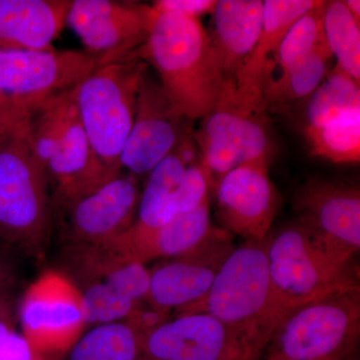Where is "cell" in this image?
Wrapping results in <instances>:
<instances>
[{
  "mask_svg": "<svg viewBox=\"0 0 360 360\" xmlns=\"http://www.w3.org/2000/svg\"><path fill=\"white\" fill-rule=\"evenodd\" d=\"M357 251L303 224H286L267 243L274 307L285 317L326 296L359 288Z\"/></svg>",
  "mask_w": 360,
  "mask_h": 360,
  "instance_id": "cell-1",
  "label": "cell"
},
{
  "mask_svg": "<svg viewBox=\"0 0 360 360\" xmlns=\"http://www.w3.org/2000/svg\"><path fill=\"white\" fill-rule=\"evenodd\" d=\"M135 54L155 68L161 89L179 115L194 122L214 108L222 79L200 20L156 14L146 44Z\"/></svg>",
  "mask_w": 360,
  "mask_h": 360,
  "instance_id": "cell-2",
  "label": "cell"
},
{
  "mask_svg": "<svg viewBox=\"0 0 360 360\" xmlns=\"http://www.w3.org/2000/svg\"><path fill=\"white\" fill-rule=\"evenodd\" d=\"M30 139L49 186H53V212L122 174L101 167L94 158L78 112L77 86L51 97L32 113Z\"/></svg>",
  "mask_w": 360,
  "mask_h": 360,
  "instance_id": "cell-3",
  "label": "cell"
},
{
  "mask_svg": "<svg viewBox=\"0 0 360 360\" xmlns=\"http://www.w3.org/2000/svg\"><path fill=\"white\" fill-rule=\"evenodd\" d=\"M267 243L269 236L234 248L206 295L175 315L207 314L245 340H270L283 317L272 297Z\"/></svg>",
  "mask_w": 360,
  "mask_h": 360,
  "instance_id": "cell-4",
  "label": "cell"
},
{
  "mask_svg": "<svg viewBox=\"0 0 360 360\" xmlns=\"http://www.w3.org/2000/svg\"><path fill=\"white\" fill-rule=\"evenodd\" d=\"M30 129L0 141V241L41 255L53 212L49 179L30 144Z\"/></svg>",
  "mask_w": 360,
  "mask_h": 360,
  "instance_id": "cell-5",
  "label": "cell"
},
{
  "mask_svg": "<svg viewBox=\"0 0 360 360\" xmlns=\"http://www.w3.org/2000/svg\"><path fill=\"white\" fill-rule=\"evenodd\" d=\"M267 110L264 101L238 91L233 80L222 82L219 101L193 132L212 188L239 165H269L274 142Z\"/></svg>",
  "mask_w": 360,
  "mask_h": 360,
  "instance_id": "cell-6",
  "label": "cell"
},
{
  "mask_svg": "<svg viewBox=\"0 0 360 360\" xmlns=\"http://www.w3.org/2000/svg\"><path fill=\"white\" fill-rule=\"evenodd\" d=\"M148 63L134 58L101 65L77 85L80 120L97 162L122 174L120 155L134 124L137 92Z\"/></svg>",
  "mask_w": 360,
  "mask_h": 360,
  "instance_id": "cell-7",
  "label": "cell"
},
{
  "mask_svg": "<svg viewBox=\"0 0 360 360\" xmlns=\"http://www.w3.org/2000/svg\"><path fill=\"white\" fill-rule=\"evenodd\" d=\"M360 288L303 305L279 322L260 360H322L356 352Z\"/></svg>",
  "mask_w": 360,
  "mask_h": 360,
  "instance_id": "cell-8",
  "label": "cell"
},
{
  "mask_svg": "<svg viewBox=\"0 0 360 360\" xmlns=\"http://www.w3.org/2000/svg\"><path fill=\"white\" fill-rule=\"evenodd\" d=\"M18 316L21 335L45 357L70 352L86 328L79 290L58 270H46L28 286Z\"/></svg>",
  "mask_w": 360,
  "mask_h": 360,
  "instance_id": "cell-9",
  "label": "cell"
},
{
  "mask_svg": "<svg viewBox=\"0 0 360 360\" xmlns=\"http://www.w3.org/2000/svg\"><path fill=\"white\" fill-rule=\"evenodd\" d=\"M151 6L134 1L72 0L66 23L101 65L134 58L156 18Z\"/></svg>",
  "mask_w": 360,
  "mask_h": 360,
  "instance_id": "cell-10",
  "label": "cell"
},
{
  "mask_svg": "<svg viewBox=\"0 0 360 360\" xmlns=\"http://www.w3.org/2000/svg\"><path fill=\"white\" fill-rule=\"evenodd\" d=\"M101 65L87 51L0 49V96L39 108Z\"/></svg>",
  "mask_w": 360,
  "mask_h": 360,
  "instance_id": "cell-11",
  "label": "cell"
},
{
  "mask_svg": "<svg viewBox=\"0 0 360 360\" xmlns=\"http://www.w3.org/2000/svg\"><path fill=\"white\" fill-rule=\"evenodd\" d=\"M191 120L179 115L148 73H142L132 129L120 155L122 169L148 174L186 137L194 132Z\"/></svg>",
  "mask_w": 360,
  "mask_h": 360,
  "instance_id": "cell-12",
  "label": "cell"
},
{
  "mask_svg": "<svg viewBox=\"0 0 360 360\" xmlns=\"http://www.w3.org/2000/svg\"><path fill=\"white\" fill-rule=\"evenodd\" d=\"M234 248L231 233L214 226L186 255L156 265L150 270L151 309L167 319L172 310L176 312L198 302Z\"/></svg>",
  "mask_w": 360,
  "mask_h": 360,
  "instance_id": "cell-13",
  "label": "cell"
},
{
  "mask_svg": "<svg viewBox=\"0 0 360 360\" xmlns=\"http://www.w3.org/2000/svg\"><path fill=\"white\" fill-rule=\"evenodd\" d=\"M137 177L120 174L101 188L53 212L68 245H103L134 224L141 198Z\"/></svg>",
  "mask_w": 360,
  "mask_h": 360,
  "instance_id": "cell-14",
  "label": "cell"
},
{
  "mask_svg": "<svg viewBox=\"0 0 360 360\" xmlns=\"http://www.w3.org/2000/svg\"><path fill=\"white\" fill-rule=\"evenodd\" d=\"M269 165L246 163L217 182V215L224 229L245 241L264 240L276 219L281 195L269 175Z\"/></svg>",
  "mask_w": 360,
  "mask_h": 360,
  "instance_id": "cell-15",
  "label": "cell"
},
{
  "mask_svg": "<svg viewBox=\"0 0 360 360\" xmlns=\"http://www.w3.org/2000/svg\"><path fill=\"white\" fill-rule=\"evenodd\" d=\"M257 340H245L207 314L175 315L146 335L142 360H222Z\"/></svg>",
  "mask_w": 360,
  "mask_h": 360,
  "instance_id": "cell-16",
  "label": "cell"
},
{
  "mask_svg": "<svg viewBox=\"0 0 360 360\" xmlns=\"http://www.w3.org/2000/svg\"><path fill=\"white\" fill-rule=\"evenodd\" d=\"M210 198L191 212L177 214L160 226L134 224L117 238L103 243L120 257L146 264L181 257L200 243L213 229Z\"/></svg>",
  "mask_w": 360,
  "mask_h": 360,
  "instance_id": "cell-17",
  "label": "cell"
},
{
  "mask_svg": "<svg viewBox=\"0 0 360 360\" xmlns=\"http://www.w3.org/2000/svg\"><path fill=\"white\" fill-rule=\"evenodd\" d=\"M295 208L300 221L359 252V188L328 180H309L296 194Z\"/></svg>",
  "mask_w": 360,
  "mask_h": 360,
  "instance_id": "cell-18",
  "label": "cell"
},
{
  "mask_svg": "<svg viewBox=\"0 0 360 360\" xmlns=\"http://www.w3.org/2000/svg\"><path fill=\"white\" fill-rule=\"evenodd\" d=\"M207 30L213 59L222 82L236 79L259 39L264 18L262 0H220Z\"/></svg>",
  "mask_w": 360,
  "mask_h": 360,
  "instance_id": "cell-19",
  "label": "cell"
},
{
  "mask_svg": "<svg viewBox=\"0 0 360 360\" xmlns=\"http://www.w3.org/2000/svg\"><path fill=\"white\" fill-rule=\"evenodd\" d=\"M68 0H0V49L53 51L66 25Z\"/></svg>",
  "mask_w": 360,
  "mask_h": 360,
  "instance_id": "cell-20",
  "label": "cell"
},
{
  "mask_svg": "<svg viewBox=\"0 0 360 360\" xmlns=\"http://www.w3.org/2000/svg\"><path fill=\"white\" fill-rule=\"evenodd\" d=\"M321 1L315 0H266L259 39L234 79L239 91L264 99L267 68L291 26Z\"/></svg>",
  "mask_w": 360,
  "mask_h": 360,
  "instance_id": "cell-21",
  "label": "cell"
},
{
  "mask_svg": "<svg viewBox=\"0 0 360 360\" xmlns=\"http://www.w3.org/2000/svg\"><path fill=\"white\" fill-rule=\"evenodd\" d=\"M198 160L200 151L193 134L177 144L148 174L135 222L156 227L176 217L174 200L177 187L187 168Z\"/></svg>",
  "mask_w": 360,
  "mask_h": 360,
  "instance_id": "cell-22",
  "label": "cell"
},
{
  "mask_svg": "<svg viewBox=\"0 0 360 360\" xmlns=\"http://www.w3.org/2000/svg\"><path fill=\"white\" fill-rule=\"evenodd\" d=\"M144 338L129 321L92 326L70 348L68 360H142Z\"/></svg>",
  "mask_w": 360,
  "mask_h": 360,
  "instance_id": "cell-23",
  "label": "cell"
},
{
  "mask_svg": "<svg viewBox=\"0 0 360 360\" xmlns=\"http://www.w3.org/2000/svg\"><path fill=\"white\" fill-rule=\"evenodd\" d=\"M333 58L329 47H323L276 77L267 79L262 91L267 108L309 97L328 75Z\"/></svg>",
  "mask_w": 360,
  "mask_h": 360,
  "instance_id": "cell-24",
  "label": "cell"
},
{
  "mask_svg": "<svg viewBox=\"0 0 360 360\" xmlns=\"http://www.w3.org/2000/svg\"><path fill=\"white\" fill-rule=\"evenodd\" d=\"M359 108V82L335 66L309 96L304 129L321 127Z\"/></svg>",
  "mask_w": 360,
  "mask_h": 360,
  "instance_id": "cell-25",
  "label": "cell"
},
{
  "mask_svg": "<svg viewBox=\"0 0 360 360\" xmlns=\"http://www.w3.org/2000/svg\"><path fill=\"white\" fill-rule=\"evenodd\" d=\"M310 151L317 158L348 165L360 160V108L333 122L304 129Z\"/></svg>",
  "mask_w": 360,
  "mask_h": 360,
  "instance_id": "cell-26",
  "label": "cell"
},
{
  "mask_svg": "<svg viewBox=\"0 0 360 360\" xmlns=\"http://www.w3.org/2000/svg\"><path fill=\"white\" fill-rule=\"evenodd\" d=\"M322 22L326 41L336 68L355 82H360V30L345 1L333 0L322 4Z\"/></svg>",
  "mask_w": 360,
  "mask_h": 360,
  "instance_id": "cell-27",
  "label": "cell"
},
{
  "mask_svg": "<svg viewBox=\"0 0 360 360\" xmlns=\"http://www.w3.org/2000/svg\"><path fill=\"white\" fill-rule=\"evenodd\" d=\"M322 4L323 1L291 26L270 61L266 78L276 68L278 73L283 72L319 49L329 47L322 22Z\"/></svg>",
  "mask_w": 360,
  "mask_h": 360,
  "instance_id": "cell-28",
  "label": "cell"
},
{
  "mask_svg": "<svg viewBox=\"0 0 360 360\" xmlns=\"http://www.w3.org/2000/svg\"><path fill=\"white\" fill-rule=\"evenodd\" d=\"M77 286L86 326L129 321L142 310L143 303L130 300L101 281H90Z\"/></svg>",
  "mask_w": 360,
  "mask_h": 360,
  "instance_id": "cell-29",
  "label": "cell"
},
{
  "mask_svg": "<svg viewBox=\"0 0 360 360\" xmlns=\"http://www.w3.org/2000/svg\"><path fill=\"white\" fill-rule=\"evenodd\" d=\"M99 281L108 284L134 302H148L150 270L146 264L120 257L108 267Z\"/></svg>",
  "mask_w": 360,
  "mask_h": 360,
  "instance_id": "cell-30",
  "label": "cell"
},
{
  "mask_svg": "<svg viewBox=\"0 0 360 360\" xmlns=\"http://www.w3.org/2000/svg\"><path fill=\"white\" fill-rule=\"evenodd\" d=\"M37 108L0 96V141L30 129L32 113Z\"/></svg>",
  "mask_w": 360,
  "mask_h": 360,
  "instance_id": "cell-31",
  "label": "cell"
},
{
  "mask_svg": "<svg viewBox=\"0 0 360 360\" xmlns=\"http://www.w3.org/2000/svg\"><path fill=\"white\" fill-rule=\"evenodd\" d=\"M217 1L215 0H158L153 8L158 13H174L200 20L201 16L213 13Z\"/></svg>",
  "mask_w": 360,
  "mask_h": 360,
  "instance_id": "cell-32",
  "label": "cell"
},
{
  "mask_svg": "<svg viewBox=\"0 0 360 360\" xmlns=\"http://www.w3.org/2000/svg\"><path fill=\"white\" fill-rule=\"evenodd\" d=\"M0 360H47L20 333H11L0 345Z\"/></svg>",
  "mask_w": 360,
  "mask_h": 360,
  "instance_id": "cell-33",
  "label": "cell"
},
{
  "mask_svg": "<svg viewBox=\"0 0 360 360\" xmlns=\"http://www.w3.org/2000/svg\"><path fill=\"white\" fill-rule=\"evenodd\" d=\"M11 246L0 241V292H6L15 278V264L11 257Z\"/></svg>",
  "mask_w": 360,
  "mask_h": 360,
  "instance_id": "cell-34",
  "label": "cell"
},
{
  "mask_svg": "<svg viewBox=\"0 0 360 360\" xmlns=\"http://www.w3.org/2000/svg\"><path fill=\"white\" fill-rule=\"evenodd\" d=\"M13 302L6 292H0V345L15 331Z\"/></svg>",
  "mask_w": 360,
  "mask_h": 360,
  "instance_id": "cell-35",
  "label": "cell"
},
{
  "mask_svg": "<svg viewBox=\"0 0 360 360\" xmlns=\"http://www.w3.org/2000/svg\"><path fill=\"white\" fill-rule=\"evenodd\" d=\"M269 341L257 340L243 345L222 360H260Z\"/></svg>",
  "mask_w": 360,
  "mask_h": 360,
  "instance_id": "cell-36",
  "label": "cell"
},
{
  "mask_svg": "<svg viewBox=\"0 0 360 360\" xmlns=\"http://www.w3.org/2000/svg\"><path fill=\"white\" fill-rule=\"evenodd\" d=\"M345 6H347L348 11L350 14L354 16L355 21L357 23H360V1L359 0H347L345 1Z\"/></svg>",
  "mask_w": 360,
  "mask_h": 360,
  "instance_id": "cell-37",
  "label": "cell"
},
{
  "mask_svg": "<svg viewBox=\"0 0 360 360\" xmlns=\"http://www.w3.org/2000/svg\"><path fill=\"white\" fill-rule=\"evenodd\" d=\"M355 354H356V352H355ZM355 354L349 355V356H347V359L343 360H359V359L356 357V354Z\"/></svg>",
  "mask_w": 360,
  "mask_h": 360,
  "instance_id": "cell-38",
  "label": "cell"
},
{
  "mask_svg": "<svg viewBox=\"0 0 360 360\" xmlns=\"http://www.w3.org/2000/svg\"><path fill=\"white\" fill-rule=\"evenodd\" d=\"M345 359H347V357H333V359H322V360H343Z\"/></svg>",
  "mask_w": 360,
  "mask_h": 360,
  "instance_id": "cell-39",
  "label": "cell"
}]
</instances>
